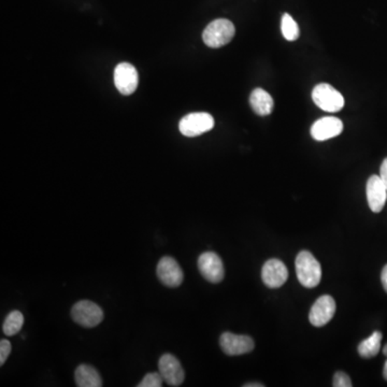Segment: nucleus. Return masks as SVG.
<instances>
[{
    "mask_svg": "<svg viewBox=\"0 0 387 387\" xmlns=\"http://www.w3.org/2000/svg\"><path fill=\"white\" fill-rule=\"evenodd\" d=\"M296 274L300 284L307 288H314L320 284L322 267L310 252L302 251L296 258Z\"/></svg>",
    "mask_w": 387,
    "mask_h": 387,
    "instance_id": "1",
    "label": "nucleus"
},
{
    "mask_svg": "<svg viewBox=\"0 0 387 387\" xmlns=\"http://www.w3.org/2000/svg\"><path fill=\"white\" fill-rule=\"evenodd\" d=\"M236 29L230 20L218 19L206 26L202 34V40L209 48L218 49L230 43L234 38Z\"/></svg>",
    "mask_w": 387,
    "mask_h": 387,
    "instance_id": "2",
    "label": "nucleus"
},
{
    "mask_svg": "<svg viewBox=\"0 0 387 387\" xmlns=\"http://www.w3.org/2000/svg\"><path fill=\"white\" fill-rule=\"evenodd\" d=\"M314 104L323 111L335 113L344 109V98L330 84H318L312 91Z\"/></svg>",
    "mask_w": 387,
    "mask_h": 387,
    "instance_id": "3",
    "label": "nucleus"
},
{
    "mask_svg": "<svg viewBox=\"0 0 387 387\" xmlns=\"http://www.w3.org/2000/svg\"><path fill=\"white\" fill-rule=\"evenodd\" d=\"M213 127V116L206 112L188 114L178 123V129L185 137H197Z\"/></svg>",
    "mask_w": 387,
    "mask_h": 387,
    "instance_id": "4",
    "label": "nucleus"
},
{
    "mask_svg": "<svg viewBox=\"0 0 387 387\" xmlns=\"http://www.w3.org/2000/svg\"><path fill=\"white\" fill-rule=\"evenodd\" d=\"M71 318L80 326L93 328L104 320V311L95 302L81 300L72 307Z\"/></svg>",
    "mask_w": 387,
    "mask_h": 387,
    "instance_id": "5",
    "label": "nucleus"
},
{
    "mask_svg": "<svg viewBox=\"0 0 387 387\" xmlns=\"http://www.w3.org/2000/svg\"><path fill=\"white\" fill-rule=\"evenodd\" d=\"M139 83L137 69L132 64L121 63L114 70V84L122 95H132L135 93Z\"/></svg>",
    "mask_w": 387,
    "mask_h": 387,
    "instance_id": "6",
    "label": "nucleus"
},
{
    "mask_svg": "<svg viewBox=\"0 0 387 387\" xmlns=\"http://www.w3.org/2000/svg\"><path fill=\"white\" fill-rule=\"evenodd\" d=\"M220 346L226 355L238 356L252 352L255 344L251 337L224 332L220 338Z\"/></svg>",
    "mask_w": 387,
    "mask_h": 387,
    "instance_id": "7",
    "label": "nucleus"
},
{
    "mask_svg": "<svg viewBox=\"0 0 387 387\" xmlns=\"http://www.w3.org/2000/svg\"><path fill=\"white\" fill-rule=\"evenodd\" d=\"M160 376L170 386H180L185 379L181 363L171 354H164L158 362Z\"/></svg>",
    "mask_w": 387,
    "mask_h": 387,
    "instance_id": "8",
    "label": "nucleus"
},
{
    "mask_svg": "<svg viewBox=\"0 0 387 387\" xmlns=\"http://www.w3.org/2000/svg\"><path fill=\"white\" fill-rule=\"evenodd\" d=\"M156 272L160 282L168 288H178L183 282V270L178 262L170 256H165L158 262Z\"/></svg>",
    "mask_w": 387,
    "mask_h": 387,
    "instance_id": "9",
    "label": "nucleus"
},
{
    "mask_svg": "<svg viewBox=\"0 0 387 387\" xmlns=\"http://www.w3.org/2000/svg\"><path fill=\"white\" fill-rule=\"evenodd\" d=\"M198 269L202 276L211 283L222 282L225 274L222 260L214 252L202 253L198 258Z\"/></svg>",
    "mask_w": 387,
    "mask_h": 387,
    "instance_id": "10",
    "label": "nucleus"
},
{
    "mask_svg": "<svg viewBox=\"0 0 387 387\" xmlns=\"http://www.w3.org/2000/svg\"><path fill=\"white\" fill-rule=\"evenodd\" d=\"M336 312V302L330 295L321 296L311 308L309 320L316 327H322L330 323Z\"/></svg>",
    "mask_w": 387,
    "mask_h": 387,
    "instance_id": "11",
    "label": "nucleus"
},
{
    "mask_svg": "<svg viewBox=\"0 0 387 387\" xmlns=\"http://www.w3.org/2000/svg\"><path fill=\"white\" fill-rule=\"evenodd\" d=\"M288 278V268L281 260L272 258V260H267L262 266V282L269 288H281L286 282Z\"/></svg>",
    "mask_w": 387,
    "mask_h": 387,
    "instance_id": "12",
    "label": "nucleus"
},
{
    "mask_svg": "<svg viewBox=\"0 0 387 387\" xmlns=\"http://www.w3.org/2000/svg\"><path fill=\"white\" fill-rule=\"evenodd\" d=\"M344 130V123L335 116L320 118L311 127V136L316 141H326L340 135Z\"/></svg>",
    "mask_w": 387,
    "mask_h": 387,
    "instance_id": "13",
    "label": "nucleus"
},
{
    "mask_svg": "<svg viewBox=\"0 0 387 387\" xmlns=\"http://www.w3.org/2000/svg\"><path fill=\"white\" fill-rule=\"evenodd\" d=\"M367 200L369 208L374 213H380L387 200V188L381 180L380 176H371L367 182Z\"/></svg>",
    "mask_w": 387,
    "mask_h": 387,
    "instance_id": "14",
    "label": "nucleus"
},
{
    "mask_svg": "<svg viewBox=\"0 0 387 387\" xmlns=\"http://www.w3.org/2000/svg\"><path fill=\"white\" fill-rule=\"evenodd\" d=\"M250 104L253 111L260 116L269 115L274 111V99L262 88H255L251 93Z\"/></svg>",
    "mask_w": 387,
    "mask_h": 387,
    "instance_id": "15",
    "label": "nucleus"
},
{
    "mask_svg": "<svg viewBox=\"0 0 387 387\" xmlns=\"http://www.w3.org/2000/svg\"><path fill=\"white\" fill-rule=\"evenodd\" d=\"M76 384L79 387H101L102 380L99 372L90 365H80L74 372Z\"/></svg>",
    "mask_w": 387,
    "mask_h": 387,
    "instance_id": "16",
    "label": "nucleus"
},
{
    "mask_svg": "<svg viewBox=\"0 0 387 387\" xmlns=\"http://www.w3.org/2000/svg\"><path fill=\"white\" fill-rule=\"evenodd\" d=\"M382 334L380 332H374L369 338L365 339L358 346V353L364 358H371L378 355L380 352L381 342H382Z\"/></svg>",
    "mask_w": 387,
    "mask_h": 387,
    "instance_id": "17",
    "label": "nucleus"
},
{
    "mask_svg": "<svg viewBox=\"0 0 387 387\" xmlns=\"http://www.w3.org/2000/svg\"><path fill=\"white\" fill-rule=\"evenodd\" d=\"M24 325V316L20 311L14 310L8 314L3 325V330L6 336L11 337L21 332Z\"/></svg>",
    "mask_w": 387,
    "mask_h": 387,
    "instance_id": "18",
    "label": "nucleus"
},
{
    "mask_svg": "<svg viewBox=\"0 0 387 387\" xmlns=\"http://www.w3.org/2000/svg\"><path fill=\"white\" fill-rule=\"evenodd\" d=\"M281 29H282L283 36L288 41H295L300 38V27L293 19L292 15L288 13L283 14Z\"/></svg>",
    "mask_w": 387,
    "mask_h": 387,
    "instance_id": "19",
    "label": "nucleus"
},
{
    "mask_svg": "<svg viewBox=\"0 0 387 387\" xmlns=\"http://www.w3.org/2000/svg\"><path fill=\"white\" fill-rule=\"evenodd\" d=\"M164 379L160 372H150L144 377L143 380L137 385L138 387H162Z\"/></svg>",
    "mask_w": 387,
    "mask_h": 387,
    "instance_id": "20",
    "label": "nucleus"
},
{
    "mask_svg": "<svg viewBox=\"0 0 387 387\" xmlns=\"http://www.w3.org/2000/svg\"><path fill=\"white\" fill-rule=\"evenodd\" d=\"M335 387H351L352 386V382H351L350 377L342 372V371H338L336 372L334 377V383H332Z\"/></svg>",
    "mask_w": 387,
    "mask_h": 387,
    "instance_id": "21",
    "label": "nucleus"
},
{
    "mask_svg": "<svg viewBox=\"0 0 387 387\" xmlns=\"http://www.w3.org/2000/svg\"><path fill=\"white\" fill-rule=\"evenodd\" d=\"M11 344L8 340L0 341V365H5L10 353H11Z\"/></svg>",
    "mask_w": 387,
    "mask_h": 387,
    "instance_id": "22",
    "label": "nucleus"
},
{
    "mask_svg": "<svg viewBox=\"0 0 387 387\" xmlns=\"http://www.w3.org/2000/svg\"><path fill=\"white\" fill-rule=\"evenodd\" d=\"M380 178L387 188V158H385V160H383L382 165H381Z\"/></svg>",
    "mask_w": 387,
    "mask_h": 387,
    "instance_id": "23",
    "label": "nucleus"
},
{
    "mask_svg": "<svg viewBox=\"0 0 387 387\" xmlns=\"http://www.w3.org/2000/svg\"><path fill=\"white\" fill-rule=\"evenodd\" d=\"M381 281H382L383 288L387 293V265L383 268L382 274H381Z\"/></svg>",
    "mask_w": 387,
    "mask_h": 387,
    "instance_id": "24",
    "label": "nucleus"
},
{
    "mask_svg": "<svg viewBox=\"0 0 387 387\" xmlns=\"http://www.w3.org/2000/svg\"><path fill=\"white\" fill-rule=\"evenodd\" d=\"M244 387H264V384H258V383H253V384H250V383H248V384H244Z\"/></svg>",
    "mask_w": 387,
    "mask_h": 387,
    "instance_id": "25",
    "label": "nucleus"
},
{
    "mask_svg": "<svg viewBox=\"0 0 387 387\" xmlns=\"http://www.w3.org/2000/svg\"><path fill=\"white\" fill-rule=\"evenodd\" d=\"M383 377L387 381V360L385 362L384 369H383Z\"/></svg>",
    "mask_w": 387,
    "mask_h": 387,
    "instance_id": "26",
    "label": "nucleus"
},
{
    "mask_svg": "<svg viewBox=\"0 0 387 387\" xmlns=\"http://www.w3.org/2000/svg\"><path fill=\"white\" fill-rule=\"evenodd\" d=\"M383 353H384L385 356L387 357V344L384 346V349H383Z\"/></svg>",
    "mask_w": 387,
    "mask_h": 387,
    "instance_id": "27",
    "label": "nucleus"
}]
</instances>
